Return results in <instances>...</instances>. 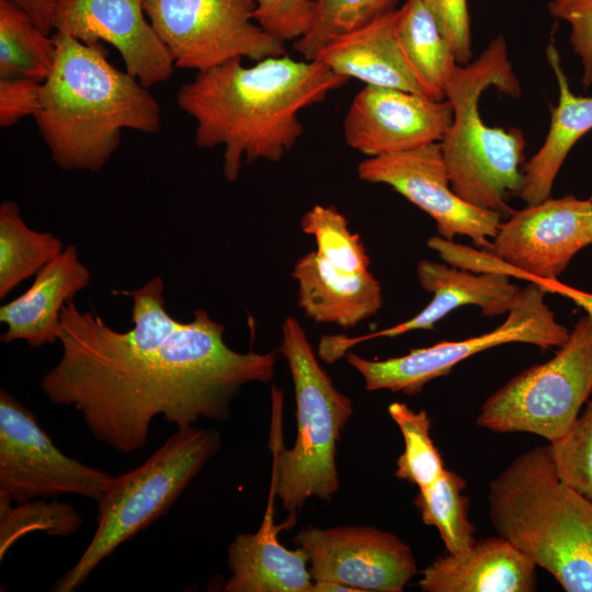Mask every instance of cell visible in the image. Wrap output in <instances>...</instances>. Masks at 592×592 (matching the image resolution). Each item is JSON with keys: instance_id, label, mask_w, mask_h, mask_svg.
<instances>
[{"instance_id": "cell-38", "label": "cell", "mask_w": 592, "mask_h": 592, "mask_svg": "<svg viewBox=\"0 0 592 592\" xmlns=\"http://www.w3.org/2000/svg\"><path fill=\"white\" fill-rule=\"evenodd\" d=\"M22 11L46 34H50L53 27V16L58 0H7Z\"/></svg>"}, {"instance_id": "cell-10", "label": "cell", "mask_w": 592, "mask_h": 592, "mask_svg": "<svg viewBox=\"0 0 592 592\" xmlns=\"http://www.w3.org/2000/svg\"><path fill=\"white\" fill-rule=\"evenodd\" d=\"M175 67L197 72L238 58L286 55L285 42L254 20V0H144Z\"/></svg>"}, {"instance_id": "cell-12", "label": "cell", "mask_w": 592, "mask_h": 592, "mask_svg": "<svg viewBox=\"0 0 592 592\" xmlns=\"http://www.w3.org/2000/svg\"><path fill=\"white\" fill-rule=\"evenodd\" d=\"M592 244V205L573 195L548 197L513 210L486 247L530 283L555 281Z\"/></svg>"}, {"instance_id": "cell-24", "label": "cell", "mask_w": 592, "mask_h": 592, "mask_svg": "<svg viewBox=\"0 0 592 592\" xmlns=\"http://www.w3.org/2000/svg\"><path fill=\"white\" fill-rule=\"evenodd\" d=\"M395 31L423 94L445 100V84L457 62L422 0H407L396 10Z\"/></svg>"}, {"instance_id": "cell-34", "label": "cell", "mask_w": 592, "mask_h": 592, "mask_svg": "<svg viewBox=\"0 0 592 592\" xmlns=\"http://www.w3.org/2000/svg\"><path fill=\"white\" fill-rule=\"evenodd\" d=\"M547 8L570 26L569 42L581 60V83L587 90L592 87V0H550Z\"/></svg>"}, {"instance_id": "cell-6", "label": "cell", "mask_w": 592, "mask_h": 592, "mask_svg": "<svg viewBox=\"0 0 592 592\" xmlns=\"http://www.w3.org/2000/svg\"><path fill=\"white\" fill-rule=\"evenodd\" d=\"M278 352L288 364L294 385L297 435L294 446L284 448L281 435L283 394L273 386L271 479L276 497L294 517L309 498L330 501L338 492L337 444L353 414V406L319 364L296 318L285 319Z\"/></svg>"}, {"instance_id": "cell-28", "label": "cell", "mask_w": 592, "mask_h": 592, "mask_svg": "<svg viewBox=\"0 0 592 592\" xmlns=\"http://www.w3.org/2000/svg\"><path fill=\"white\" fill-rule=\"evenodd\" d=\"M400 0H315V13L306 34L294 41V50L306 60L334 38L361 29L396 10Z\"/></svg>"}, {"instance_id": "cell-9", "label": "cell", "mask_w": 592, "mask_h": 592, "mask_svg": "<svg viewBox=\"0 0 592 592\" xmlns=\"http://www.w3.org/2000/svg\"><path fill=\"white\" fill-rule=\"evenodd\" d=\"M535 283L521 288L505 320L496 329L460 341H442L383 361L346 353V362L362 376L367 390L413 396L431 380L446 376L462 361L506 343H527L544 351L559 348L570 330L556 319Z\"/></svg>"}, {"instance_id": "cell-35", "label": "cell", "mask_w": 592, "mask_h": 592, "mask_svg": "<svg viewBox=\"0 0 592 592\" xmlns=\"http://www.w3.org/2000/svg\"><path fill=\"white\" fill-rule=\"evenodd\" d=\"M448 43L456 62L471 60V32L467 0H422Z\"/></svg>"}, {"instance_id": "cell-40", "label": "cell", "mask_w": 592, "mask_h": 592, "mask_svg": "<svg viewBox=\"0 0 592 592\" xmlns=\"http://www.w3.org/2000/svg\"><path fill=\"white\" fill-rule=\"evenodd\" d=\"M589 200H590V202H591V205H592V196H591V197H590Z\"/></svg>"}, {"instance_id": "cell-33", "label": "cell", "mask_w": 592, "mask_h": 592, "mask_svg": "<svg viewBox=\"0 0 592 592\" xmlns=\"http://www.w3.org/2000/svg\"><path fill=\"white\" fill-rule=\"evenodd\" d=\"M255 22L283 42L296 41L309 30L315 0H254Z\"/></svg>"}, {"instance_id": "cell-36", "label": "cell", "mask_w": 592, "mask_h": 592, "mask_svg": "<svg viewBox=\"0 0 592 592\" xmlns=\"http://www.w3.org/2000/svg\"><path fill=\"white\" fill-rule=\"evenodd\" d=\"M428 247L435 250L449 265L474 273H498L521 280L519 271L486 248L477 249L459 244L439 235L429 238Z\"/></svg>"}, {"instance_id": "cell-37", "label": "cell", "mask_w": 592, "mask_h": 592, "mask_svg": "<svg viewBox=\"0 0 592 592\" xmlns=\"http://www.w3.org/2000/svg\"><path fill=\"white\" fill-rule=\"evenodd\" d=\"M42 82L31 78L0 79V126L10 127L21 118L35 116L41 107Z\"/></svg>"}, {"instance_id": "cell-7", "label": "cell", "mask_w": 592, "mask_h": 592, "mask_svg": "<svg viewBox=\"0 0 592 592\" xmlns=\"http://www.w3.org/2000/svg\"><path fill=\"white\" fill-rule=\"evenodd\" d=\"M220 446L214 429L180 426L140 466L115 477L96 502V528L89 545L50 590H78L118 546L169 511Z\"/></svg>"}, {"instance_id": "cell-20", "label": "cell", "mask_w": 592, "mask_h": 592, "mask_svg": "<svg viewBox=\"0 0 592 592\" xmlns=\"http://www.w3.org/2000/svg\"><path fill=\"white\" fill-rule=\"evenodd\" d=\"M275 483L271 479L266 510L255 533L238 534L228 547L230 577L226 592H311L314 580L307 553L284 547L277 534L289 520L274 524Z\"/></svg>"}, {"instance_id": "cell-8", "label": "cell", "mask_w": 592, "mask_h": 592, "mask_svg": "<svg viewBox=\"0 0 592 592\" xmlns=\"http://www.w3.org/2000/svg\"><path fill=\"white\" fill-rule=\"evenodd\" d=\"M591 396L592 316L585 314L550 360L490 395L476 422L493 432H526L553 443L568 433Z\"/></svg>"}, {"instance_id": "cell-26", "label": "cell", "mask_w": 592, "mask_h": 592, "mask_svg": "<svg viewBox=\"0 0 592 592\" xmlns=\"http://www.w3.org/2000/svg\"><path fill=\"white\" fill-rule=\"evenodd\" d=\"M55 55L53 37L20 8L0 0V79L31 78L44 82Z\"/></svg>"}, {"instance_id": "cell-14", "label": "cell", "mask_w": 592, "mask_h": 592, "mask_svg": "<svg viewBox=\"0 0 592 592\" xmlns=\"http://www.w3.org/2000/svg\"><path fill=\"white\" fill-rule=\"evenodd\" d=\"M293 542L307 553L314 581L341 583L356 592H402L418 571L411 548L374 526H309Z\"/></svg>"}, {"instance_id": "cell-32", "label": "cell", "mask_w": 592, "mask_h": 592, "mask_svg": "<svg viewBox=\"0 0 592 592\" xmlns=\"http://www.w3.org/2000/svg\"><path fill=\"white\" fill-rule=\"evenodd\" d=\"M549 444L559 478L592 501V396L568 433Z\"/></svg>"}, {"instance_id": "cell-23", "label": "cell", "mask_w": 592, "mask_h": 592, "mask_svg": "<svg viewBox=\"0 0 592 592\" xmlns=\"http://www.w3.org/2000/svg\"><path fill=\"white\" fill-rule=\"evenodd\" d=\"M546 57L557 80L559 98L558 104L550 106V124L544 143L522 167L523 182L519 196L526 205L550 197L568 153L592 129V96L577 95L571 91L553 41L546 48Z\"/></svg>"}, {"instance_id": "cell-39", "label": "cell", "mask_w": 592, "mask_h": 592, "mask_svg": "<svg viewBox=\"0 0 592 592\" xmlns=\"http://www.w3.org/2000/svg\"><path fill=\"white\" fill-rule=\"evenodd\" d=\"M542 289L547 293H556L567 297L578 307L582 308L587 314L592 316V293L584 292L572 286L555 281H540L537 283Z\"/></svg>"}, {"instance_id": "cell-27", "label": "cell", "mask_w": 592, "mask_h": 592, "mask_svg": "<svg viewBox=\"0 0 592 592\" xmlns=\"http://www.w3.org/2000/svg\"><path fill=\"white\" fill-rule=\"evenodd\" d=\"M466 486L460 475L445 468L432 485L419 489L413 499L423 523L436 527L448 554L465 551L476 542V527L468 520Z\"/></svg>"}, {"instance_id": "cell-30", "label": "cell", "mask_w": 592, "mask_h": 592, "mask_svg": "<svg viewBox=\"0 0 592 592\" xmlns=\"http://www.w3.org/2000/svg\"><path fill=\"white\" fill-rule=\"evenodd\" d=\"M388 413L398 425L405 451L397 459L395 476L423 489L444 471L441 454L431 437V419L425 410L414 411L403 402H391Z\"/></svg>"}, {"instance_id": "cell-22", "label": "cell", "mask_w": 592, "mask_h": 592, "mask_svg": "<svg viewBox=\"0 0 592 592\" xmlns=\"http://www.w3.org/2000/svg\"><path fill=\"white\" fill-rule=\"evenodd\" d=\"M396 10L334 38L314 60L337 75L358 79L366 86L395 88L424 95L398 43Z\"/></svg>"}, {"instance_id": "cell-3", "label": "cell", "mask_w": 592, "mask_h": 592, "mask_svg": "<svg viewBox=\"0 0 592 592\" xmlns=\"http://www.w3.org/2000/svg\"><path fill=\"white\" fill-rule=\"evenodd\" d=\"M53 69L34 116L53 161L65 171L101 170L125 128L152 134L161 109L136 78L115 68L101 44L55 32Z\"/></svg>"}, {"instance_id": "cell-21", "label": "cell", "mask_w": 592, "mask_h": 592, "mask_svg": "<svg viewBox=\"0 0 592 592\" xmlns=\"http://www.w3.org/2000/svg\"><path fill=\"white\" fill-rule=\"evenodd\" d=\"M298 285V307L317 323L353 328L383 306L379 282L369 272L341 270L310 251L292 271Z\"/></svg>"}, {"instance_id": "cell-25", "label": "cell", "mask_w": 592, "mask_h": 592, "mask_svg": "<svg viewBox=\"0 0 592 592\" xmlns=\"http://www.w3.org/2000/svg\"><path fill=\"white\" fill-rule=\"evenodd\" d=\"M64 249L62 241L52 232L30 228L15 202L3 201L0 205V298L36 275Z\"/></svg>"}, {"instance_id": "cell-17", "label": "cell", "mask_w": 592, "mask_h": 592, "mask_svg": "<svg viewBox=\"0 0 592 592\" xmlns=\"http://www.w3.org/2000/svg\"><path fill=\"white\" fill-rule=\"evenodd\" d=\"M417 277L420 286L433 295L420 312L394 327L368 334L323 335L318 344L319 357L326 363H333L361 342L395 338L414 330H432L442 318L463 306H476L489 317L508 314L521 291L510 276L474 273L431 260L418 263Z\"/></svg>"}, {"instance_id": "cell-31", "label": "cell", "mask_w": 592, "mask_h": 592, "mask_svg": "<svg viewBox=\"0 0 592 592\" xmlns=\"http://www.w3.org/2000/svg\"><path fill=\"white\" fill-rule=\"evenodd\" d=\"M300 227L314 236L317 254L349 272L368 271L371 259L357 234L351 232L343 214L333 206L315 205L307 210Z\"/></svg>"}, {"instance_id": "cell-13", "label": "cell", "mask_w": 592, "mask_h": 592, "mask_svg": "<svg viewBox=\"0 0 592 592\" xmlns=\"http://www.w3.org/2000/svg\"><path fill=\"white\" fill-rule=\"evenodd\" d=\"M357 175L362 181L390 186L422 209L445 239L466 236L483 248L502 223L499 213L478 208L453 191L440 143L367 157L357 166Z\"/></svg>"}, {"instance_id": "cell-18", "label": "cell", "mask_w": 592, "mask_h": 592, "mask_svg": "<svg viewBox=\"0 0 592 592\" xmlns=\"http://www.w3.org/2000/svg\"><path fill=\"white\" fill-rule=\"evenodd\" d=\"M537 566L502 536L477 540L465 551L442 555L423 571V592H533Z\"/></svg>"}, {"instance_id": "cell-19", "label": "cell", "mask_w": 592, "mask_h": 592, "mask_svg": "<svg viewBox=\"0 0 592 592\" xmlns=\"http://www.w3.org/2000/svg\"><path fill=\"white\" fill-rule=\"evenodd\" d=\"M90 280L77 247L67 244L39 270L27 291L0 307V321L7 326L0 341L24 340L33 349L58 341L62 307L87 288Z\"/></svg>"}, {"instance_id": "cell-29", "label": "cell", "mask_w": 592, "mask_h": 592, "mask_svg": "<svg viewBox=\"0 0 592 592\" xmlns=\"http://www.w3.org/2000/svg\"><path fill=\"white\" fill-rule=\"evenodd\" d=\"M82 523L83 519L69 503L46 499L14 503L0 496V560L16 540L32 532L68 537Z\"/></svg>"}, {"instance_id": "cell-2", "label": "cell", "mask_w": 592, "mask_h": 592, "mask_svg": "<svg viewBox=\"0 0 592 592\" xmlns=\"http://www.w3.org/2000/svg\"><path fill=\"white\" fill-rule=\"evenodd\" d=\"M348 80L317 60L287 54L249 67L238 58L197 72L181 86L177 103L196 123L197 147L224 146L223 174L234 182L242 159L278 162L304 132L299 112Z\"/></svg>"}, {"instance_id": "cell-16", "label": "cell", "mask_w": 592, "mask_h": 592, "mask_svg": "<svg viewBox=\"0 0 592 592\" xmlns=\"http://www.w3.org/2000/svg\"><path fill=\"white\" fill-rule=\"evenodd\" d=\"M144 0H58L53 27L84 44H111L144 87L168 80L174 62L148 19Z\"/></svg>"}, {"instance_id": "cell-11", "label": "cell", "mask_w": 592, "mask_h": 592, "mask_svg": "<svg viewBox=\"0 0 592 592\" xmlns=\"http://www.w3.org/2000/svg\"><path fill=\"white\" fill-rule=\"evenodd\" d=\"M114 478L64 454L34 413L0 389V496L14 503L60 494L98 502Z\"/></svg>"}, {"instance_id": "cell-4", "label": "cell", "mask_w": 592, "mask_h": 592, "mask_svg": "<svg viewBox=\"0 0 592 592\" xmlns=\"http://www.w3.org/2000/svg\"><path fill=\"white\" fill-rule=\"evenodd\" d=\"M498 535L567 592H592V501L558 476L550 444L533 447L489 482Z\"/></svg>"}, {"instance_id": "cell-5", "label": "cell", "mask_w": 592, "mask_h": 592, "mask_svg": "<svg viewBox=\"0 0 592 592\" xmlns=\"http://www.w3.org/2000/svg\"><path fill=\"white\" fill-rule=\"evenodd\" d=\"M516 98L521 86L502 36L466 65L457 64L445 84L453 107V123L440 141L453 191L465 202L509 216L510 196L520 193L526 146L521 129L492 127L479 113L488 88Z\"/></svg>"}, {"instance_id": "cell-15", "label": "cell", "mask_w": 592, "mask_h": 592, "mask_svg": "<svg viewBox=\"0 0 592 592\" xmlns=\"http://www.w3.org/2000/svg\"><path fill=\"white\" fill-rule=\"evenodd\" d=\"M452 123L446 99L365 84L346 112L343 135L352 149L378 157L440 143Z\"/></svg>"}, {"instance_id": "cell-1", "label": "cell", "mask_w": 592, "mask_h": 592, "mask_svg": "<svg viewBox=\"0 0 592 592\" xmlns=\"http://www.w3.org/2000/svg\"><path fill=\"white\" fill-rule=\"evenodd\" d=\"M159 276L133 291V328L117 331L73 299L61 309V355L39 388L58 406L73 407L93 437L123 454L147 444L152 420L177 428L201 419L226 421L242 387L274 376L275 352H237L225 326L197 309L187 322L166 308Z\"/></svg>"}]
</instances>
